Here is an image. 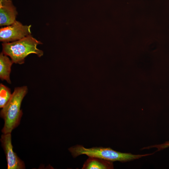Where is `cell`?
<instances>
[{
	"mask_svg": "<svg viewBox=\"0 0 169 169\" xmlns=\"http://www.w3.org/2000/svg\"><path fill=\"white\" fill-rule=\"evenodd\" d=\"M169 147V141H167L164 143L163 144L160 145H155L149 146L147 147H144L142 148V149H149L151 148L156 147L157 148L158 150L157 151H159L166 148Z\"/></svg>",
	"mask_w": 169,
	"mask_h": 169,
	"instance_id": "cell-10",
	"label": "cell"
},
{
	"mask_svg": "<svg viewBox=\"0 0 169 169\" xmlns=\"http://www.w3.org/2000/svg\"><path fill=\"white\" fill-rule=\"evenodd\" d=\"M13 63L8 56L2 52L0 54V78L2 80H5L8 84L11 82L10 75L11 66Z\"/></svg>",
	"mask_w": 169,
	"mask_h": 169,
	"instance_id": "cell-8",
	"label": "cell"
},
{
	"mask_svg": "<svg viewBox=\"0 0 169 169\" xmlns=\"http://www.w3.org/2000/svg\"><path fill=\"white\" fill-rule=\"evenodd\" d=\"M114 168L112 161L96 157L89 156L84 163L82 169H112Z\"/></svg>",
	"mask_w": 169,
	"mask_h": 169,
	"instance_id": "cell-7",
	"label": "cell"
},
{
	"mask_svg": "<svg viewBox=\"0 0 169 169\" xmlns=\"http://www.w3.org/2000/svg\"><path fill=\"white\" fill-rule=\"evenodd\" d=\"M73 157L81 155L100 158L111 161L126 162L142 157L152 155L154 153L144 155H133L131 153H122L114 150L110 147H93L86 148L81 145H77L69 149Z\"/></svg>",
	"mask_w": 169,
	"mask_h": 169,
	"instance_id": "cell-3",
	"label": "cell"
},
{
	"mask_svg": "<svg viewBox=\"0 0 169 169\" xmlns=\"http://www.w3.org/2000/svg\"><path fill=\"white\" fill-rule=\"evenodd\" d=\"M18 12L11 0H0V26H8L16 21Z\"/></svg>",
	"mask_w": 169,
	"mask_h": 169,
	"instance_id": "cell-6",
	"label": "cell"
},
{
	"mask_svg": "<svg viewBox=\"0 0 169 169\" xmlns=\"http://www.w3.org/2000/svg\"><path fill=\"white\" fill-rule=\"evenodd\" d=\"M1 141L6 155L8 163L7 169H25L23 162L19 159L13 151L11 133L2 135Z\"/></svg>",
	"mask_w": 169,
	"mask_h": 169,
	"instance_id": "cell-5",
	"label": "cell"
},
{
	"mask_svg": "<svg viewBox=\"0 0 169 169\" xmlns=\"http://www.w3.org/2000/svg\"><path fill=\"white\" fill-rule=\"evenodd\" d=\"M28 91L26 86L15 87L10 100L1 110L0 116L4 121L2 130L3 134L11 133L19 125L23 114L22 102Z\"/></svg>",
	"mask_w": 169,
	"mask_h": 169,
	"instance_id": "cell-1",
	"label": "cell"
},
{
	"mask_svg": "<svg viewBox=\"0 0 169 169\" xmlns=\"http://www.w3.org/2000/svg\"><path fill=\"white\" fill-rule=\"evenodd\" d=\"M31 26L23 25L16 20L11 25L0 28V41L3 43L12 42L30 35Z\"/></svg>",
	"mask_w": 169,
	"mask_h": 169,
	"instance_id": "cell-4",
	"label": "cell"
},
{
	"mask_svg": "<svg viewBox=\"0 0 169 169\" xmlns=\"http://www.w3.org/2000/svg\"><path fill=\"white\" fill-rule=\"evenodd\" d=\"M11 90L2 83L0 84V107L3 108L10 100L12 96Z\"/></svg>",
	"mask_w": 169,
	"mask_h": 169,
	"instance_id": "cell-9",
	"label": "cell"
},
{
	"mask_svg": "<svg viewBox=\"0 0 169 169\" xmlns=\"http://www.w3.org/2000/svg\"><path fill=\"white\" fill-rule=\"evenodd\" d=\"M42 44L30 35L15 41L3 43L2 52L9 56L13 63L22 64L30 54H35L39 57L43 55V51L37 48Z\"/></svg>",
	"mask_w": 169,
	"mask_h": 169,
	"instance_id": "cell-2",
	"label": "cell"
}]
</instances>
